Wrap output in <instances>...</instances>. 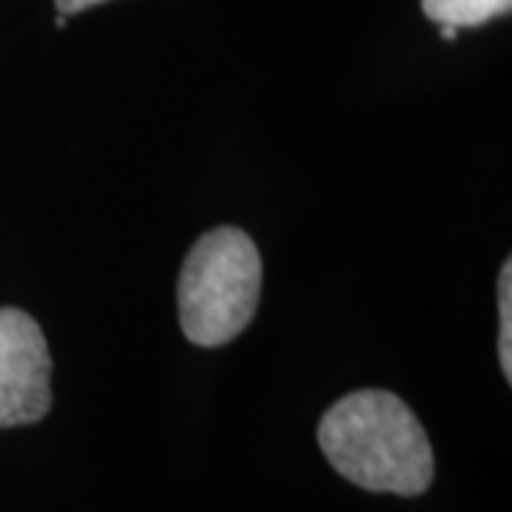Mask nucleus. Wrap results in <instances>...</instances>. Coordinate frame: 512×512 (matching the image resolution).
I'll return each mask as SVG.
<instances>
[{
	"label": "nucleus",
	"mask_w": 512,
	"mask_h": 512,
	"mask_svg": "<svg viewBox=\"0 0 512 512\" xmlns=\"http://www.w3.org/2000/svg\"><path fill=\"white\" fill-rule=\"evenodd\" d=\"M319 447L339 476L370 493L421 495L436 473L413 410L387 390H356L319 421Z\"/></svg>",
	"instance_id": "1"
},
{
	"label": "nucleus",
	"mask_w": 512,
	"mask_h": 512,
	"mask_svg": "<svg viewBox=\"0 0 512 512\" xmlns=\"http://www.w3.org/2000/svg\"><path fill=\"white\" fill-rule=\"evenodd\" d=\"M262 291V259L239 228L202 234L185 256L177 305L183 333L200 348H220L251 325Z\"/></svg>",
	"instance_id": "2"
},
{
	"label": "nucleus",
	"mask_w": 512,
	"mask_h": 512,
	"mask_svg": "<svg viewBox=\"0 0 512 512\" xmlns=\"http://www.w3.org/2000/svg\"><path fill=\"white\" fill-rule=\"evenodd\" d=\"M52 356L26 311L0 308V427L35 424L52 407Z\"/></svg>",
	"instance_id": "3"
},
{
	"label": "nucleus",
	"mask_w": 512,
	"mask_h": 512,
	"mask_svg": "<svg viewBox=\"0 0 512 512\" xmlns=\"http://www.w3.org/2000/svg\"><path fill=\"white\" fill-rule=\"evenodd\" d=\"M424 15L439 26L473 29L510 15L512 0H421Z\"/></svg>",
	"instance_id": "4"
},
{
	"label": "nucleus",
	"mask_w": 512,
	"mask_h": 512,
	"mask_svg": "<svg viewBox=\"0 0 512 512\" xmlns=\"http://www.w3.org/2000/svg\"><path fill=\"white\" fill-rule=\"evenodd\" d=\"M498 319H501V333H498V362L504 370V379L512 382V262L507 259L501 276H498Z\"/></svg>",
	"instance_id": "5"
},
{
	"label": "nucleus",
	"mask_w": 512,
	"mask_h": 512,
	"mask_svg": "<svg viewBox=\"0 0 512 512\" xmlns=\"http://www.w3.org/2000/svg\"><path fill=\"white\" fill-rule=\"evenodd\" d=\"M100 3H106V0H55L57 12L60 15H77V12H86V9H92V6H100Z\"/></svg>",
	"instance_id": "6"
},
{
	"label": "nucleus",
	"mask_w": 512,
	"mask_h": 512,
	"mask_svg": "<svg viewBox=\"0 0 512 512\" xmlns=\"http://www.w3.org/2000/svg\"><path fill=\"white\" fill-rule=\"evenodd\" d=\"M441 37L444 40H453V37H458V29L456 26H441Z\"/></svg>",
	"instance_id": "7"
}]
</instances>
